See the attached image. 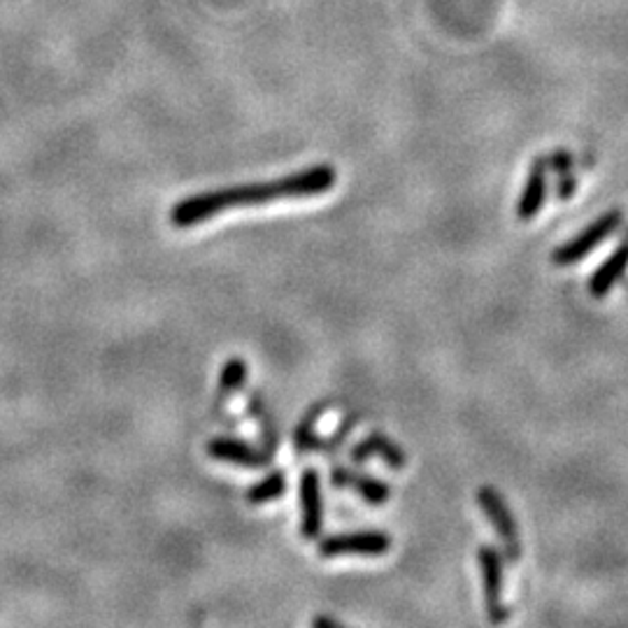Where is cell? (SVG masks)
Returning a JSON list of instances; mask_svg holds the SVG:
<instances>
[{
	"label": "cell",
	"instance_id": "6da1fadb",
	"mask_svg": "<svg viewBox=\"0 0 628 628\" xmlns=\"http://www.w3.org/2000/svg\"><path fill=\"white\" fill-rule=\"evenodd\" d=\"M336 170L330 166H312L307 170L287 175V178L261 182V184H245V187H228L191 195V199L180 201L172 208L170 220L178 228H191L201 222L212 220L214 214L233 210V208H251L266 205L280 199H305V195H322L336 184Z\"/></svg>",
	"mask_w": 628,
	"mask_h": 628
},
{
	"label": "cell",
	"instance_id": "7a4b0ae2",
	"mask_svg": "<svg viewBox=\"0 0 628 628\" xmlns=\"http://www.w3.org/2000/svg\"><path fill=\"white\" fill-rule=\"evenodd\" d=\"M621 220H624L621 210L605 212L603 217H598L596 222L588 224L582 233L575 235V238H571L565 245L554 249L552 251V263L563 268V266H573V263L582 261L588 251L596 249L607 238V235L615 233L619 228Z\"/></svg>",
	"mask_w": 628,
	"mask_h": 628
},
{
	"label": "cell",
	"instance_id": "3957f363",
	"mask_svg": "<svg viewBox=\"0 0 628 628\" xmlns=\"http://www.w3.org/2000/svg\"><path fill=\"white\" fill-rule=\"evenodd\" d=\"M394 540L384 531H357V534H340L328 536L319 542V554L324 559L338 557H384Z\"/></svg>",
	"mask_w": 628,
	"mask_h": 628
},
{
	"label": "cell",
	"instance_id": "277c9868",
	"mask_svg": "<svg viewBox=\"0 0 628 628\" xmlns=\"http://www.w3.org/2000/svg\"><path fill=\"white\" fill-rule=\"evenodd\" d=\"M478 563L482 571V584H484V603H486V615L494 624H503L507 619V607L503 601V588H505V577H503V559L494 547H480L478 552Z\"/></svg>",
	"mask_w": 628,
	"mask_h": 628
},
{
	"label": "cell",
	"instance_id": "5b68a950",
	"mask_svg": "<svg viewBox=\"0 0 628 628\" xmlns=\"http://www.w3.org/2000/svg\"><path fill=\"white\" fill-rule=\"evenodd\" d=\"M478 505L482 507V513L492 522V526L496 528L498 538L503 540L505 549H507V557L517 561L522 554V547H519V536H517V524L513 519V513H509L507 503L503 501V496L496 492L492 486H482L478 492Z\"/></svg>",
	"mask_w": 628,
	"mask_h": 628
},
{
	"label": "cell",
	"instance_id": "8992f818",
	"mask_svg": "<svg viewBox=\"0 0 628 628\" xmlns=\"http://www.w3.org/2000/svg\"><path fill=\"white\" fill-rule=\"evenodd\" d=\"M324 528L322 478L317 470H305L301 475V534L305 540H317Z\"/></svg>",
	"mask_w": 628,
	"mask_h": 628
},
{
	"label": "cell",
	"instance_id": "52a82bcc",
	"mask_svg": "<svg viewBox=\"0 0 628 628\" xmlns=\"http://www.w3.org/2000/svg\"><path fill=\"white\" fill-rule=\"evenodd\" d=\"M208 455L217 461L243 466V468H263L268 466V457L249 442L233 438H212L208 442Z\"/></svg>",
	"mask_w": 628,
	"mask_h": 628
},
{
	"label": "cell",
	"instance_id": "ba28073f",
	"mask_svg": "<svg viewBox=\"0 0 628 628\" xmlns=\"http://www.w3.org/2000/svg\"><path fill=\"white\" fill-rule=\"evenodd\" d=\"M545 195H547V159H536L531 172H528L526 187L519 195L517 217L522 222L536 220V214L545 208Z\"/></svg>",
	"mask_w": 628,
	"mask_h": 628
},
{
	"label": "cell",
	"instance_id": "9c48e42d",
	"mask_svg": "<svg viewBox=\"0 0 628 628\" xmlns=\"http://www.w3.org/2000/svg\"><path fill=\"white\" fill-rule=\"evenodd\" d=\"M330 484L333 486H349L355 489V492L368 503V505H384L391 496V489L389 484H384L378 478H370V475H359V473H351L347 468H336L330 473Z\"/></svg>",
	"mask_w": 628,
	"mask_h": 628
},
{
	"label": "cell",
	"instance_id": "30bf717a",
	"mask_svg": "<svg viewBox=\"0 0 628 628\" xmlns=\"http://www.w3.org/2000/svg\"><path fill=\"white\" fill-rule=\"evenodd\" d=\"M628 268V240L619 245L610 257L603 261V266L592 274L588 280V291H592L594 299H605L610 289L621 280V274Z\"/></svg>",
	"mask_w": 628,
	"mask_h": 628
},
{
	"label": "cell",
	"instance_id": "8fae6325",
	"mask_svg": "<svg viewBox=\"0 0 628 628\" xmlns=\"http://www.w3.org/2000/svg\"><path fill=\"white\" fill-rule=\"evenodd\" d=\"M370 457H380L389 468H394V470H403L407 461L405 451L394 440L384 438L382 434H372L351 449V459L355 461H366Z\"/></svg>",
	"mask_w": 628,
	"mask_h": 628
},
{
	"label": "cell",
	"instance_id": "7c38bea8",
	"mask_svg": "<svg viewBox=\"0 0 628 628\" xmlns=\"http://www.w3.org/2000/svg\"><path fill=\"white\" fill-rule=\"evenodd\" d=\"M287 492V473L282 470H274L266 480H261L259 484H254L247 492V501L251 505H263L270 501H278L282 494Z\"/></svg>",
	"mask_w": 628,
	"mask_h": 628
},
{
	"label": "cell",
	"instance_id": "4fadbf2b",
	"mask_svg": "<svg viewBox=\"0 0 628 628\" xmlns=\"http://www.w3.org/2000/svg\"><path fill=\"white\" fill-rule=\"evenodd\" d=\"M247 380V363L243 359H231L222 368L220 375V394L231 396L233 391H238Z\"/></svg>",
	"mask_w": 628,
	"mask_h": 628
},
{
	"label": "cell",
	"instance_id": "5bb4252c",
	"mask_svg": "<svg viewBox=\"0 0 628 628\" xmlns=\"http://www.w3.org/2000/svg\"><path fill=\"white\" fill-rule=\"evenodd\" d=\"M547 164L552 166L559 175H565V172H571V168H573V156H571V152L559 149V152H554L552 156H549Z\"/></svg>",
	"mask_w": 628,
	"mask_h": 628
},
{
	"label": "cell",
	"instance_id": "9a60e30c",
	"mask_svg": "<svg viewBox=\"0 0 628 628\" xmlns=\"http://www.w3.org/2000/svg\"><path fill=\"white\" fill-rule=\"evenodd\" d=\"M575 191H577V180L573 178V175H571V172L561 175V182H559V189H557L559 199H561V201H568Z\"/></svg>",
	"mask_w": 628,
	"mask_h": 628
},
{
	"label": "cell",
	"instance_id": "2e32d148",
	"mask_svg": "<svg viewBox=\"0 0 628 628\" xmlns=\"http://www.w3.org/2000/svg\"><path fill=\"white\" fill-rule=\"evenodd\" d=\"M312 626L314 628H343V621L333 619V617H314Z\"/></svg>",
	"mask_w": 628,
	"mask_h": 628
}]
</instances>
